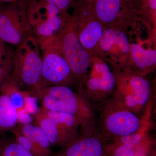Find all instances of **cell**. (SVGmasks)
<instances>
[{
    "label": "cell",
    "instance_id": "cell-17",
    "mask_svg": "<svg viewBox=\"0 0 156 156\" xmlns=\"http://www.w3.org/2000/svg\"><path fill=\"white\" fill-rule=\"evenodd\" d=\"M81 44L85 49H92L100 41L103 30L100 23L96 20L89 22L85 27L77 32Z\"/></svg>",
    "mask_w": 156,
    "mask_h": 156
},
{
    "label": "cell",
    "instance_id": "cell-3",
    "mask_svg": "<svg viewBox=\"0 0 156 156\" xmlns=\"http://www.w3.org/2000/svg\"><path fill=\"white\" fill-rule=\"evenodd\" d=\"M25 2L30 34L37 41L58 36L70 17L67 11L43 0H25Z\"/></svg>",
    "mask_w": 156,
    "mask_h": 156
},
{
    "label": "cell",
    "instance_id": "cell-27",
    "mask_svg": "<svg viewBox=\"0 0 156 156\" xmlns=\"http://www.w3.org/2000/svg\"><path fill=\"white\" fill-rule=\"evenodd\" d=\"M46 2L56 6L62 11H66L68 9L75 5V0H43Z\"/></svg>",
    "mask_w": 156,
    "mask_h": 156
},
{
    "label": "cell",
    "instance_id": "cell-18",
    "mask_svg": "<svg viewBox=\"0 0 156 156\" xmlns=\"http://www.w3.org/2000/svg\"><path fill=\"white\" fill-rule=\"evenodd\" d=\"M42 109L48 116L56 121L71 134L77 137L80 136L79 133L80 122L75 117L63 113Z\"/></svg>",
    "mask_w": 156,
    "mask_h": 156
},
{
    "label": "cell",
    "instance_id": "cell-29",
    "mask_svg": "<svg viewBox=\"0 0 156 156\" xmlns=\"http://www.w3.org/2000/svg\"><path fill=\"white\" fill-rule=\"evenodd\" d=\"M18 1V0H0V5L14 2Z\"/></svg>",
    "mask_w": 156,
    "mask_h": 156
},
{
    "label": "cell",
    "instance_id": "cell-22",
    "mask_svg": "<svg viewBox=\"0 0 156 156\" xmlns=\"http://www.w3.org/2000/svg\"><path fill=\"white\" fill-rule=\"evenodd\" d=\"M0 156H33L15 140L0 143Z\"/></svg>",
    "mask_w": 156,
    "mask_h": 156
},
{
    "label": "cell",
    "instance_id": "cell-26",
    "mask_svg": "<svg viewBox=\"0 0 156 156\" xmlns=\"http://www.w3.org/2000/svg\"><path fill=\"white\" fill-rule=\"evenodd\" d=\"M115 44L118 46L124 53H127L130 51V46L128 38L126 34L120 31L117 32Z\"/></svg>",
    "mask_w": 156,
    "mask_h": 156
},
{
    "label": "cell",
    "instance_id": "cell-8",
    "mask_svg": "<svg viewBox=\"0 0 156 156\" xmlns=\"http://www.w3.org/2000/svg\"><path fill=\"white\" fill-rule=\"evenodd\" d=\"M30 34L26 15L25 0L0 5L1 40L18 46Z\"/></svg>",
    "mask_w": 156,
    "mask_h": 156
},
{
    "label": "cell",
    "instance_id": "cell-14",
    "mask_svg": "<svg viewBox=\"0 0 156 156\" xmlns=\"http://www.w3.org/2000/svg\"><path fill=\"white\" fill-rule=\"evenodd\" d=\"M18 111L9 96L0 93V134L11 131L16 127Z\"/></svg>",
    "mask_w": 156,
    "mask_h": 156
},
{
    "label": "cell",
    "instance_id": "cell-19",
    "mask_svg": "<svg viewBox=\"0 0 156 156\" xmlns=\"http://www.w3.org/2000/svg\"><path fill=\"white\" fill-rule=\"evenodd\" d=\"M1 92L8 95L17 110H24V99L26 91H22L14 83L10 76L1 86Z\"/></svg>",
    "mask_w": 156,
    "mask_h": 156
},
{
    "label": "cell",
    "instance_id": "cell-7",
    "mask_svg": "<svg viewBox=\"0 0 156 156\" xmlns=\"http://www.w3.org/2000/svg\"><path fill=\"white\" fill-rule=\"evenodd\" d=\"M112 98L117 103L137 115L142 113L151 99L150 83L142 76L134 73L118 79Z\"/></svg>",
    "mask_w": 156,
    "mask_h": 156
},
{
    "label": "cell",
    "instance_id": "cell-11",
    "mask_svg": "<svg viewBox=\"0 0 156 156\" xmlns=\"http://www.w3.org/2000/svg\"><path fill=\"white\" fill-rule=\"evenodd\" d=\"M34 116L37 125L47 135L51 147H63L78 138L68 132L56 121L48 116L41 108L34 114Z\"/></svg>",
    "mask_w": 156,
    "mask_h": 156
},
{
    "label": "cell",
    "instance_id": "cell-6",
    "mask_svg": "<svg viewBox=\"0 0 156 156\" xmlns=\"http://www.w3.org/2000/svg\"><path fill=\"white\" fill-rule=\"evenodd\" d=\"M65 57L76 82L78 91L84 92L83 85L89 65L90 57L78 38L76 25L71 17L58 36Z\"/></svg>",
    "mask_w": 156,
    "mask_h": 156
},
{
    "label": "cell",
    "instance_id": "cell-4",
    "mask_svg": "<svg viewBox=\"0 0 156 156\" xmlns=\"http://www.w3.org/2000/svg\"><path fill=\"white\" fill-rule=\"evenodd\" d=\"M37 42L41 52L42 70L41 83L37 88L46 86L77 87L58 36Z\"/></svg>",
    "mask_w": 156,
    "mask_h": 156
},
{
    "label": "cell",
    "instance_id": "cell-13",
    "mask_svg": "<svg viewBox=\"0 0 156 156\" xmlns=\"http://www.w3.org/2000/svg\"><path fill=\"white\" fill-rule=\"evenodd\" d=\"M153 103L151 99L149 101L141 114V125L135 132L115 140L111 142L116 144H125L137 147L151 140L149 137L152 121V111Z\"/></svg>",
    "mask_w": 156,
    "mask_h": 156
},
{
    "label": "cell",
    "instance_id": "cell-9",
    "mask_svg": "<svg viewBox=\"0 0 156 156\" xmlns=\"http://www.w3.org/2000/svg\"><path fill=\"white\" fill-rule=\"evenodd\" d=\"M85 95L92 102H101L112 96L115 91V76L108 66L97 62L89 78L85 80Z\"/></svg>",
    "mask_w": 156,
    "mask_h": 156
},
{
    "label": "cell",
    "instance_id": "cell-15",
    "mask_svg": "<svg viewBox=\"0 0 156 156\" xmlns=\"http://www.w3.org/2000/svg\"><path fill=\"white\" fill-rule=\"evenodd\" d=\"M23 135L31 140L37 147L47 156L52 154L51 146L47 135L37 125L30 124H20L17 126Z\"/></svg>",
    "mask_w": 156,
    "mask_h": 156
},
{
    "label": "cell",
    "instance_id": "cell-2",
    "mask_svg": "<svg viewBox=\"0 0 156 156\" xmlns=\"http://www.w3.org/2000/svg\"><path fill=\"white\" fill-rule=\"evenodd\" d=\"M37 41L30 35L14 53L10 77L20 88L30 92L40 86L41 80L42 58Z\"/></svg>",
    "mask_w": 156,
    "mask_h": 156
},
{
    "label": "cell",
    "instance_id": "cell-1",
    "mask_svg": "<svg viewBox=\"0 0 156 156\" xmlns=\"http://www.w3.org/2000/svg\"><path fill=\"white\" fill-rule=\"evenodd\" d=\"M30 93L40 101L42 108L66 114L78 119L81 124V136H89L96 131L95 111L92 102L84 93L62 86L40 87Z\"/></svg>",
    "mask_w": 156,
    "mask_h": 156
},
{
    "label": "cell",
    "instance_id": "cell-30",
    "mask_svg": "<svg viewBox=\"0 0 156 156\" xmlns=\"http://www.w3.org/2000/svg\"><path fill=\"white\" fill-rule=\"evenodd\" d=\"M79 1L87 3V4H92L95 0H79Z\"/></svg>",
    "mask_w": 156,
    "mask_h": 156
},
{
    "label": "cell",
    "instance_id": "cell-20",
    "mask_svg": "<svg viewBox=\"0 0 156 156\" xmlns=\"http://www.w3.org/2000/svg\"><path fill=\"white\" fill-rule=\"evenodd\" d=\"M0 39V86L11 75L13 63L14 53Z\"/></svg>",
    "mask_w": 156,
    "mask_h": 156
},
{
    "label": "cell",
    "instance_id": "cell-10",
    "mask_svg": "<svg viewBox=\"0 0 156 156\" xmlns=\"http://www.w3.org/2000/svg\"><path fill=\"white\" fill-rule=\"evenodd\" d=\"M106 144L97 131L89 136H80L73 142L51 156H109Z\"/></svg>",
    "mask_w": 156,
    "mask_h": 156
},
{
    "label": "cell",
    "instance_id": "cell-16",
    "mask_svg": "<svg viewBox=\"0 0 156 156\" xmlns=\"http://www.w3.org/2000/svg\"><path fill=\"white\" fill-rule=\"evenodd\" d=\"M130 49L134 64L140 72L144 73L155 65V50H146L137 44H132Z\"/></svg>",
    "mask_w": 156,
    "mask_h": 156
},
{
    "label": "cell",
    "instance_id": "cell-12",
    "mask_svg": "<svg viewBox=\"0 0 156 156\" xmlns=\"http://www.w3.org/2000/svg\"><path fill=\"white\" fill-rule=\"evenodd\" d=\"M91 4L96 17L105 23L112 22L120 15H128L133 11L131 0H95Z\"/></svg>",
    "mask_w": 156,
    "mask_h": 156
},
{
    "label": "cell",
    "instance_id": "cell-5",
    "mask_svg": "<svg viewBox=\"0 0 156 156\" xmlns=\"http://www.w3.org/2000/svg\"><path fill=\"white\" fill-rule=\"evenodd\" d=\"M101 108L96 131L106 144L134 133L141 125L138 116L110 98Z\"/></svg>",
    "mask_w": 156,
    "mask_h": 156
},
{
    "label": "cell",
    "instance_id": "cell-25",
    "mask_svg": "<svg viewBox=\"0 0 156 156\" xmlns=\"http://www.w3.org/2000/svg\"><path fill=\"white\" fill-rule=\"evenodd\" d=\"M136 7L138 6L139 11L144 14L155 15L156 0H135Z\"/></svg>",
    "mask_w": 156,
    "mask_h": 156
},
{
    "label": "cell",
    "instance_id": "cell-21",
    "mask_svg": "<svg viewBox=\"0 0 156 156\" xmlns=\"http://www.w3.org/2000/svg\"><path fill=\"white\" fill-rule=\"evenodd\" d=\"M147 143L137 147L108 143L106 144V149L109 156H137L144 149Z\"/></svg>",
    "mask_w": 156,
    "mask_h": 156
},
{
    "label": "cell",
    "instance_id": "cell-24",
    "mask_svg": "<svg viewBox=\"0 0 156 156\" xmlns=\"http://www.w3.org/2000/svg\"><path fill=\"white\" fill-rule=\"evenodd\" d=\"M116 32L113 29H108L103 32L100 40V46L105 51L112 50L115 45Z\"/></svg>",
    "mask_w": 156,
    "mask_h": 156
},
{
    "label": "cell",
    "instance_id": "cell-28",
    "mask_svg": "<svg viewBox=\"0 0 156 156\" xmlns=\"http://www.w3.org/2000/svg\"><path fill=\"white\" fill-rule=\"evenodd\" d=\"M31 117L30 114L27 112L25 110L20 111L18 112V119L17 122H20L21 124H30Z\"/></svg>",
    "mask_w": 156,
    "mask_h": 156
},
{
    "label": "cell",
    "instance_id": "cell-23",
    "mask_svg": "<svg viewBox=\"0 0 156 156\" xmlns=\"http://www.w3.org/2000/svg\"><path fill=\"white\" fill-rule=\"evenodd\" d=\"M11 131L14 135V140L28 151L33 156H47L37 147L31 140L22 134L17 126L14 127Z\"/></svg>",
    "mask_w": 156,
    "mask_h": 156
}]
</instances>
